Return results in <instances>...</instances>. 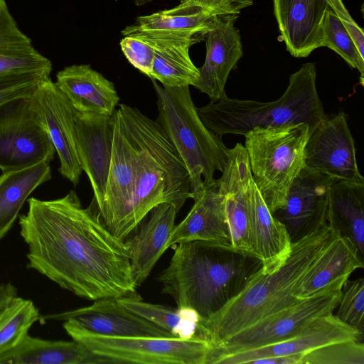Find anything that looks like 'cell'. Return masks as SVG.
Masks as SVG:
<instances>
[{
	"label": "cell",
	"instance_id": "cell-28",
	"mask_svg": "<svg viewBox=\"0 0 364 364\" xmlns=\"http://www.w3.org/2000/svg\"><path fill=\"white\" fill-rule=\"evenodd\" d=\"M216 16L192 1L186 0L171 9L138 17L135 23L127 26L122 33L124 36L140 32L203 35L211 28Z\"/></svg>",
	"mask_w": 364,
	"mask_h": 364
},
{
	"label": "cell",
	"instance_id": "cell-32",
	"mask_svg": "<svg viewBox=\"0 0 364 364\" xmlns=\"http://www.w3.org/2000/svg\"><path fill=\"white\" fill-rule=\"evenodd\" d=\"M41 318L31 300L15 296L0 311V356L17 346Z\"/></svg>",
	"mask_w": 364,
	"mask_h": 364
},
{
	"label": "cell",
	"instance_id": "cell-26",
	"mask_svg": "<svg viewBox=\"0 0 364 364\" xmlns=\"http://www.w3.org/2000/svg\"><path fill=\"white\" fill-rule=\"evenodd\" d=\"M359 268H363V259L350 240L339 235L300 281L293 294L305 299L341 279L349 278Z\"/></svg>",
	"mask_w": 364,
	"mask_h": 364
},
{
	"label": "cell",
	"instance_id": "cell-20",
	"mask_svg": "<svg viewBox=\"0 0 364 364\" xmlns=\"http://www.w3.org/2000/svg\"><path fill=\"white\" fill-rule=\"evenodd\" d=\"M192 199L193 205L186 218L175 225L167 249L191 241L230 245L218 181H203L202 188L192 194Z\"/></svg>",
	"mask_w": 364,
	"mask_h": 364
},
{
	"label": "cell",
	"instance_id": "cell-29",
	"mask_svg": "<svg viewBox=\"0 0 364 364\" xmlns=\"http://www.w3.org/2000/svg\"><path fill=\"white\" fill-rule=\"evenodd\" d=\"M52 178L50 163L42 161L0 175V240L13 227L29 195Z\"/></svg>",
	"mask_w": 364,
	"mask_h": 364
},
{
	"label": "cell",
	"instance_id": "cell-17",
	"mask_svg": "<svg viewBox=\"0 0 364 364\" xmlns=\"http://www.w3.org/2000/svg\"><path fill=\"white\" fill-rule=\"evenodd\" d=\"M41 320L68 321L91 333L106 336L174 337L127 309L113 297L95 300L87 306L42 316Z\"/></svg>",
	"mask_w": 364,
	"mask_h": 364
},
{
	"label": "cell",
	"instance_id": "cell-37",
	"mask_svg": "<svg viewBox=\"0 0 364 364\" xmlns=\"http://www.w3.org/2000/svg\"><path fill=\"white\" fill-rule=\"evenodd\" d=\"M120 47L130 64L149 77L154 60L153 46L138 37L126 36L121 40Z\"/></svg>",
	"mask_w": 364,
	"mask_h": 364
},
{
	"label": "cell",
	"instance_id": "cell-35",
	"mask_svg": "<svg viewBox=\"0 0 364 364\" xmlns=\"http://www.w3.org/2000/svg\"><path fill=\"white\" fill-rule=\"evenodd\" d=\"M338 311L335 314L343 323L353 326L363 333L364 329V279L355 280L349 278L343 283Z\"/></svg>",
	"mask_w": 364,
	"mask_h": 364
},
{
	"label": "cell",
	"instance_id": "cell-24",
	"mask_svg": "<svg viewBox=\"0 0 364 364\" xmlns=\"http://www.w3.org/2000/svg\"><path fill=\"white\" fill-rule=\"evenodd\" d=\"M250 217L253 254L261 261L262 272L272 273L289 256L292 242L284 225L269 210L255 181L250 190Z\"/></svg>",
	"mask_w": 364,
	"mask_h": 364
},
{
	"label": "cell",
	"instance_id": "cell-31",
	"mask_svg": "<svg viewBox=\"0 0 364 364\" xmlns=\"http://www.w3.org/2000/svg\"><path fill=\"white\" fill-rule=\"evenodd\" d=\"M117 299L127 309L168 331L176 338H200L198 323L201 318L192 309L147 303L143 301L141 298L121 297Z\"/></svg>",
	"mask_w": 364,
	"mask_h": 364
},
{
	"label": "cell",
	"instance_id": "cell-6",
	"mask_svg": "<svg viewBox=\"0 0 364 364\" xmlns=\"http://www.w3.org/2000/svg\"><path fill=\"white\" fill-rule=\"evenodd\" d=\"M159 112L156 122L185 165L191 193L199 191L203 181L214 180L223 171L228 149L222 136L208 129L200 119L189 86L161 87L152 80Z\"/></svg>",
	"mask_w": 364,
	"mask_h": 364
},
{
	"label": "cell",
	"instance_id": "cell-27",
	"mask_svg": "<svg viewBox=\"0 0 364 364\" xmlns=\"http://www.w3.org/2000/svg\"><path fill=\"white\" fill-rule=\"evenodd\" d=\"M52 63L21 31L5 0H0V75L16 73L50 74Z\"/></svg>",
	"mask_w": 364,
	"mask_h": 364
},
{
	"label": "cell",
	"instance_id": "cell-36",
	"mask_svg": "<svg viewBox=\"0 0 364 364\" xmlns=\"http://www.w3.org/2000/svg\"><path fill=\"white\" fill-rule=\"evenodd\" d=\"M49 74L16 73L0 75V105L18 97H31Z\"/></svg>",
	"mask_w": 364,
	"mask_h": 364
},
{
	"label": "cell",
	"instance_id": "cell-5",
	"mask_svg": "<svg viewBox=\"0 0 364 364\" xmlns=\"http://www.w3.org/2000/svg\"><path fill=\"white\" fill-rule=\"evenodd\" d=\"M314 63H307L289 76V84L276 101L264 102L230 98L210 102L197 112L215 134L245 135L257 127H280L299 123L311 132L327 117L316 85Z\"/></svg>",
	"mask_w": 364,
	"mask_h": 364
},
{
	"label": "cell",
	"instance_id": "cell-42",
	"mask_svg": "<svg viewBox=\"0 0 364 364\" xmlns=\"http://www.w3.org/2000/svg\"><path fill=\"white\" fill-rule=\"evenodd\" d=\"M184 1H186V0H181V2Z\"/></svg>",
	"mask_w": 364,
	"mask_h": 364
},
{
	"label": "cell",
	"instance_id": "cell-13",
	"mask_svg": "<svg viewBox=\"0 0 364 364\" xmlns=\"http://www.w3.org/2000/svg\"><path fill=\"white\" fill-rule=\"evenodd\" d=\"M31 97L59 157L60 173L77 186L82 171L75 144L77 111L50 77Z\"/></svg>",
	"mask_w": 364,
	"mask_h": 364
},
{
	"label": "cell",
	"instance_id": "cell-12",
	"mask_svg": "<svg viewBox=\"0 0 364 364\" xmlns=\"http://www.w3.org/2000/svg\"><path fill=\"white\" fill-rule=\"evenodd\" d=\"M304 164L333 181H364L343 111L327 116L310 132L304 150Z\"/></svg>",
	"mask_w": 364,
	"mask_h": 364
},
{
	"label": "cell",
	"instance_id": "cell-43",
	"mask_svg": "<svg viewBox=\"0 0 364 364\" xmlns=\"http://www.w3.org/2000/svg\"><path fill=\"white\" fill-rule=\"evenodd\" d=\"M115 1H117V0H115Z\"/></svg>",
	"mask_w": 364,
	"mask_h": 364
},
{
	"label": "cell",
	"instance_id": "cell-40",
	"mask_svg": "<svg viewBox=\"0 0 364 364\" xmlns=\"http://www.w3.org/2000/svg\"><path fill=\"white\" fill-rule=\"evenodd\" d=\"M302 355L272 356L255 360L250 364H301Z\"/></svg>",
	"mask_w": 364,
	"mask_h": 364
},
{
	"label": "cell",
	"instance_id": "cell-41",
	"mask_svg": "<svg viewBox=\"0 0 364 364\" xmlns=\"http://www.w3.org/2000/svg\"><path fill=\"white\" fill-rule=\"evenodd\" d=\"M17 296V289L11 282L0 284V311Z\"/></svg>",
	"mask_w": 364,
	"mask_h": 364
},
{
	"label": "cell",
	"instance_id": "cell-39",
	"mask_svg": "<svg viewBox=\"0 0 364 364\" xmlns=\"http://www.w3.org/2000/svg\"><path fill=\"white\" fill-rule=\"evenodd\" d=\"M209 10L215 15H237L240 11L252 6L254 0H190Z\"/></svg>",
	"mask_w": 364,
	"mask_h": 364
},
{
	"label": "cell",
	"instance_id": "cell-15",
	"mask_svg": "<svg viewBox=\"0 0 364 364\" xmlns=\"http://www.w3.org/2000/svg\"><path fill=\"white\" fill-rule=\"evenodd\" d=\"M333 181L304 166L293 181L285 205L273 213L286 227L292 242L326 223L328 188Z\"/></svg>",
	"mask_w": 364,
	"mask_h": 364
},
{
	"label": "cell",
	"instance_id": "cell-30",
	"mask_svg": "<svg viewBox=\"0 0 364 364\" xmlns=\"http://www.w3.org/2000/svg\"><path fill=\"white\" fill-rule=\"evenodd\" d=\"M93 364L88 350L76 341H50L27 334L0 356V364Z\"/></svg>",
	"mask_w": 364,
	"mask_h": 364
},
{
	"label": "cell",
	"instance_id": "cell-34",
	"mask_svg": "<svg viewBox=\"0 0 364 364\" xmlns=\"http://www.w3.org/2000/svg\"><path fill=\"white\" fill-rule=\"evenodd\" d=\"M301 364H364V344L359 340L328 344L304 354Z\"/></svg>",
	"mask_w": 364,
	"mask_h": 364
},
{
	"label": "cell",
	"instance_id": "cell-7",
	"mask_svg": "<svg viewBox=\"0 0 364 364\" xmlns=\"http://www.w3.org/2000/svg\"><path fill=\"white\" fill-rule=\"evenodd\" d=\"M311 130L303 123L257 127L244 136L253 180L273 214L286 203L293 181L304 164Z\"/></svg>",
	"mask_w": 364,
	"mask_h": 364
},
{
	"label": "cell",
	"instance_id": "cell-23",
	"mask_svg": "<svg viewBox=\"0 0 364 364\" xmlns=\"http://www.w3.org/2000/svg\"><path fill=\"white\" fill-rule=\"evenodd\" d=\"M55 83L78 112L112 115L119 100L114 84L90 65L65 67Z\"/></svg>",
	"mask_w": 364,
	"mask_h": 364
},
{
	"label": "cell",
	"instance_id": "cell-21",
	"mask_svg": "<svg viewBox=\"0 0 364 364\" xmlns=\"http://www.w3.org/2000/svg\"><path fill=\"white\" fill-rule=\"evenodd\" d=\"M154 48V60L149 76L163 87L194 86L199 70L192 62L189 49L196 43L195 36L185 33H135Z\"/></svg>",
	"mask_w": 364,
	"mask_h": 364
},
{
	"label": "cell",
	"instance_id": "cell-9",
	"mask_svg": "<svg viewBox=\"0 0 364 364\" xmlns=\"http://www.w3.org/2000/svg\"><path fill=\"white\" fill-rule=\"evenodd\" d=\"M348 279H341L294 306L232 335L210 350L208 362L217 355L279 342L297 333L311 320L333 313L339 303L342 286Z\"/></svg>",
	"mask_w": 364,
	"mask_h": 364
},
{
	"label": "cell",
	"instance_id": "cell-38",
	"mask_svg": "<svg viewBox=\"0 0 364 364\" xmlns=\"http://www.w3.org/2000/svg\"><path fill=\"white\" fill-rule=\"evenodd\" d=\"M329 9L336 14L352 38L360 55L364 58V33L350 15L342 0H328Z\"/></svg>",
	"mask_w": 364,
	"mask_h": 364
},
{
	"label": "cell",
	"instance_id": "cell-33",
	"mask_svg": "<svg viewBox=\"0 0 364 364\" xmlns=\"http://www.w3.org/2000/svg\"><path fill=\"white\" fill-rule=\"evenodd\" d=\"M326 46L337 53L353 68L360 73L363 85L364 58H363L352 38L337 18L328 9L325 14L322 25L321 47Z\"/></svg>",
	"mask_w": 364,
	"mask_h": 364
},
{
	"label": "cell",
	"instance_id": "cell-18",
	"mask_svg": "<svg viewBox=\"0 0 364 364\" xmlns=\"http://www.w3.org/2000/svg\"><path fill=\"white\" fill-rule=\"evenodd\" d=\"M75 122L79 164L90 179L93 198L99 208L103 201L111 164L112 115L77 112Z\"/></svg>",
	"mask_w": 364,
	"mask_h": 364
},
{
	"label": "cell",
	"instance_id": "cell-1",
	"mask_svg": "<svg viewBox=\"0 0 364 364\" xmlns=\"http://www.w3.org/2000/svg\"><path fill=\"white\" fill-rule=\"evenodd\" d=\"M18 217L27 267L77 296L140 299L124 241L103 224L94 198L82 207L75 191L54 200L30 198Z\"/></svg>",
	"mask_w": 364,
	"mask_h": 364
},
{
	"label": "cell",
	"instance_id": "cell-4",
	"mask_svg": "<svg viewBox=\"0 0 364 364\" xmlns=\"http://www.w3.org/2000/svg\"><path fill=\"white\" fill-rule=\"evenodd\" d=\"M117 109L134 150L135 178L129 218L132 232L158 204L171 203L179 212L192 193L187 169L160 125L135 107L121 104Z\"/></svg>",
	"mask_w": 364,
	"mask_h": 364
},
{
	"label": "cell",
	"instance_id": "cell-3",
	"mask_svg": "<svg viewBox=\"0 0 364 364\" xmlns=\"http://www.w3.org/2000/svg\"><path fill=\"white\" fill-rule=\"evenodd\" d=\"M340 235L326 223L292 242L283 264L272 273L261 269L235 296L207 318H200L199 334L210 350L237 332L303 299L293 291L324 251Z\"/></svg>",
	"mask_w": 364,
	"mask_h": 364
},
{
	"label": "cell",
	"instance_id": "cell-11",
	"mask_svg": "<svg viewBox=\"0 0 364 364\" xmlns=\"http://www.w3.org/2000/svg\"><path fill=\"white\" fill-rule=\"evenodd\" d=\"M111 164L103 201L98 208L107 229L117 239L124 240L132 233L129 218L134 189V150L119 110L115 108Z\"/></svg>",
	"mask_w": 364,
	"mask_h": 364
},
{
	"label": "cell",
	"instance_id": "cell-16",
	"mask_svg": "<svg viewBox=\"0 0 364 364\" xmlns=\"http://www.w3.org/2000/svg\"><path fill=\"white\" fill-rule=\"evenodd\" d=\"M237 18V15H217L211 28L203 34L206 55L194 87L210 102L227 95L225 87L229 74L243 55L240 31L235 26Z\"/></svg>",
	"mask_w": 364,
	"mask_h": 364
},
{
	"label": "cell",
	"instance_id": "cell-19",
	"mask_svg": "<svg viewBox=\"0 0 364 364\" xmlns=\"http://www.w3.org/2000/svg\"><path fill=\"white\" fill-rule=\"evenodd\" d=\"M282 41L295 58H306L321 47L322 25L328 0H273Z\"/></svg>",
	"mask_w": 364,
	"mask_h": 364
},
{
	"label": "cell",
	"instance_id": "cell-25",
	"mask_svg": "<svg viewBox=\"0 0 364 364\" xmlns=\"http://www.w3.org/2000/svg\"><path fill=\"white\" fill-rule=\"evenodd\" d=\"M326 223L350 240L364 256V181H333L329 186Z\"/></svg>",
	"mask_w": 364,
	"mask_h": 364
},
{
	"label": "cell",
	"instance_id": "cell-22",
	"mask_svg": "<svg viewBox=\"0 0 364 364\" xmlns=\"http://www.w3.org/2000/svg\"><path fill=\"white\" fill-rule=\"evenodd\" d=\"M177 211L174 205L161 203L150 211L132 239L124 241L134 282L140 286L149 277L154 265L167 250V243L175 227Z\"/></svg>",
	"mask_w": 364,
	"mask_h": 364
},
{
	"label": "cell",
	"instance_id": "cell-2",
	"mask_svg": "<svg viewBox=\"0 0 364 364\" xmlns=\"http://www.w3.org/2000/svg\"><path fill=\"white\" fill-rule=\"evenodd\" d=\"M174 245L168 265L157 279L178 308L192 309L201 318L220 309L262 268L257 257L230 245L205 241Z\"/></svg>",
	"mask_w": 364,
	"mask_h": 364
},
{
	"label": "cell",
	"instance_id": "cell-8",
	"mask_svg": "<svg viewBox=\"0 0 364 364\" xmlns=\"http://www.w3.org/2000/svg\"><path fill=\"white\" fill-rule=\"evenodd\" d=\"M63 326L92 354L93 364H208L210 354L208 342L198 338L106 336L68 321Z\"/></svg>",
	"mask_w": 364,
	"mask_h": 364
},
{
	"label": "cell",
	"instance_id": "cell-14",
	"mask_svg": "<svg viewBox=\"0 0 364 364\" xmlns=\"http://www.w3.org/2000/svg\"><path fill=\"white\" fill-rule=\"evenodd\" d=\"M363 333L328 314L309 321L295 335L279 342L212 358L208 364H250L267 357L304 355L316 348L341 341H362Z\"/></svg>",
	"mask_w": 364,
	"mask_h": 364
},
{
	"label": "cell",
	"instance_id": "cell-10",
	"mask_svg": "<svg viewBox=\"0 0 364 364\" xmlns=\"http://www.w3.org/2000/svg\"><path fill=\"white\" fill-rule=\"evenodd\" d=\"M55 149L31 97L0 105V169L26 168L50 163Z\"/></svg>",
	"mask_w": 364,
	"mask_h": 364
}]
</instances>
